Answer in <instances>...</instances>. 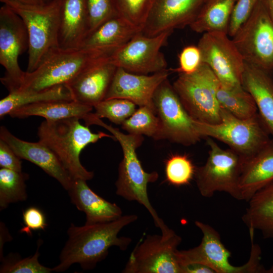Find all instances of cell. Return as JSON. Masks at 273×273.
Instances as JSON below:
<instances>
[{
    "instance_id": "d6986e66",
    "label": "cell",
    "mask_w": 273,
    "mask_h": 273,
    "mask_svg": "<svg viewBox=\"0 0 273 273\" xmlns=\"http://www.w3.org/2000/svg\"><path fill=\"white\" fill-rule=\"evenodd\" d=\"M117 68L109 58L87 68L65 85L73 101L94 107L105 100Z\"/></svg>"
},
{
    "instance_id": "7bdbcfd3",
    "label": "cell",
    "mask_w": 273,
    "mask_h": 273,
    "mask_svg": "<svg viewBox=\"0 0 273 273\" xmlns=\"http://www.w3.org/2000/svg\"><path fill=\"white\" fill-rule=\"evenodd\" d=\"M22 4L31 5H41L48 4L53 0H12Z\"/></svg>"
},
{
    "instance_id": "4dcf8cb0",
    "label": "cell",
    "mask_w": 273,
    "mask_h": 273,
    "mask_svg": "<svg viewBox=\"0 0 273 273\" xmlns=\"http://www.w3.org/2000/svg\"><path fill=\"white\" fill-rule=\"evenodd\" d=\"M155 111L147 106H140L122 124L128 133L145 135L158 140L160 121Z\"/></svg>"
},
{
    "instance_id": "f1b7e54d",
    "label": "cell",
    "mask_w": 273,
    "mask_h": 273,
    "mask_svg": "<svg viewBox=\"0 0 273 273\" xmlns=\"http://www.w3.org/2000/svg\"><path fill=\"white\" fill-rule=\"evenodd\" d=\"M216 95L220 108L237 118L248 119L258 113L253 97L243 86L228 87L219 81Z\"/></svg>"
},
{
    "instance_id": "ab89813d",
    "label": "cell",
    "mask_w": 273,
    "mask_h": 273,
    "mask_svg": "<svg viewBox=\"0 0 273 273\" xmlns=\"http://www.w3.org/2000/svg\"><path fill=\"white\" fill-rule=\"evenodd\" d=\"M0 166L1 168L22 171L21 159L9 145L0 139Z\"/></svg>"
},
{
    "instance_id": "7a4b0ae2",
    "label": "cell",
    "mask_w": 273,
    "mask_h": 273,
    "mask_svg": "<svg viewBox=\"0 0 273 273\" xmlns=\"http://www.w3.org/2000/svg\"><path fill=\"white\" fill-rule=\"evenodd\" d=\"M83 120L86 125H97L107 129L122 148L123 158L118 167V178L115 183L116 194L128 201H135L144 206L153 217L156 226L161 229V233L166 232L169 228L158 216L151 204L147 192L148 184L158 179V173L156 171H145L136 153V149L143 143V136L123 133L118 128L106 124L92 112L87 114Z\"/></svg>"
},
{
    "instance_id": "e575fe53",
    "label": "cell",
    "mask_w": 273,
    "mask_h": 273,
    "mask_svg": "<svg viewBox=\"0 0 273 273\" xmlns=\"http://www.w3.org/2000/svg\"><path fill=\"white\" fill-rule=\"evenodd\" d=\"M42 243L38 241V247L35 254L25 258H12L10 256L2 259L0 267L1 273H50L52 268L46 267L40 263L38 258L40 255L39 248Z\"/></svg>"
},
{
    "instance_id": "d4e9b609",
    "label": "cell",
    "mask_w": 273,
    "mask_h": 273,
    "mask_svg": "<svg viewBox=\"0 0 273 273\" xmlns=\"http://www.w3.org/2000/svg\"><path fill=\"white\" fill-rule=\"evenodd\" d=\"M93 107L72 101H50L24 106L12 111L9 115L13 118H23L39 116L46 120L56 121L76 117L82 119Z\"/></svg>"
},
{
    "instance_id": "ac0fdd59",
    "label": "cell",
    "mask_w": 273,
    "mask_h": 273,
    "mask_svg": "<svg viewBox=\"0 0 273 273\" xmlns=\"http://www.w3.org/2000/svg\"><path fill=\"white\" fill-rule=\"evenodd\" d=\"M0 139L7 143L21 159L40 167L56 179L65 190L70 188L73 179L56 154L47 146L39 141L33 143L21 140L4 126L0 127Z\"/></svg>"
},
{
    "instance_id": "7c38bea8",
    "label": "cell",
    "mask_w": 273,
    "mask_h": 273,
    "mask_svg": "<svg viewBox=\"0 0 273 273\" xmlns=\"http://www.w3.org/2000/svg\"><path fill=\"white\" fill-rule=\"evenodd\" d=\"M153 103L160 121L158 140H167L188 146L202 139L197 129V121L186 111L168 78L156 89Z\"/></svg>"
},
{
    "instance_id": "5b68a950",
    "label": "cell",
    "mask_w": 273,
    "mask_h": 273,
    "mask_svg": "<svg viewBox=\"0 0 273 273\" xmlns=\"http://www.w3.org/2000/svg\"><path fill=\"white\" fill-rule=\"evenodd\" d=\"M0 1L16 13L25 25L29 38L26 72H32L51 53L59 48L62 0H53L41 5L24 4L12 0Z\"/></svg>"
},
{
    "instance_id": "836d02e7",
    "label": "cell",
    "mask_w": 273,
    "mask_h": 273,
    "mask_svg": "<svg viewBox=\"0 0 273 273\" xmlns=\"http://www.w3.org/2000/svg\"><path fill=\"white\" fill-rule=\"evenodd\" d=\"M132 102L120 98L105 99L95 106L94 114L99 118H105L111 122L121 125L136 110Z\"/></svg>"
},
{
    "instance_id": "f35d334b",
    "label": "cell",
    "mask_w": 273,
    "mask_h": 273,
    "mask_svg": "<svg viewBox=\"0 0 273 273\" xmlns=\"http://www.w3.org/2000/svg\"><path fill=\"white\" fill-rule=\"evenodd\" d=\"M23 221L24 226L20 232L28 235H31L32 231L44 230L47 226L44 213L34 206L29 207L23 212Z\"/></svg>"
},
{
    "instance_id": "3957f363",
    "label": "cell",
    "mask_w": 273,
    "mask_h": 273,
    "mask_svg": "<svg viewBox=\"0 0 273 273\" xmlns=\"http://www.w3.org/2000/svg\"><path fill=\"white\" fill-rule=\"evenodd\" d=\"M76 117L56 121L44 120L38 127L39 141L49 147L57 156L73 179L88 180L94 174L81 163L80 154L90 144L103 138L113 140V135L102 131L92 132Z\"/></svg>"
},
{
    "instance_id": "83f0119b",
    "label": "cell",
    "mask_w": 273,
    "mask_h": 273,
    "mask_svg": "<svg viewBox=\"0 0 273 273\" xmlns=\"http://www.w3.org/2000/svg\"><path fill=\"white\" fill-rule=\"evenodd\" d=\"M72 101V97L65 85L42 90L17 89L0 101V117L3 118L13 110L36 103L50 101Z\"/></svg>"
},
{
    "instance_id": "b9f144b4",
    "label": "cell",
    "mask_w": 273,
    "mask_h": 273,
    "mask_svg": "<svg viewBox=\"0 0 273 273\" xmlns=\"http://www.w3.org/2000/svg\"><path fill=\"white\" fill-rule=\"evenodd\" d=\"M0 232H1V249H0V255L1 258L2 256L3 253V247L4 244L6 242L10 241L12 239L10 234L9 233L8 230L5 224L3 222H1L0 223Z\"/></svg>"
},
{
    "instance_id": "d6a6232c",
    "label": "cell",
    "mask_w": 273,
    "mask_h": 273,
    "mask_svg": "<svg viewBox=\"0 0 273 273\" xmlns=\"http://www.w3.org/2000/svg\"><path fill=\"white\" fill-rule=\"evenodd\" d=\"M196 168L187 155H171L165 162L166 180L176 187L188 185L195 177Z\"/></svg>"
},
{
    "instance_id": "2e32d148",
    "label": "cell",
    "mask_w": 273,
    "mask_h": 273,
    "mask_svg": "<svg viewBox=\"0 0 273 273\" xmlns=\"http://www.w3.org/2000/svg\"><path fill=\"white\" fill-rule=\"evenodd\" d=\"M207 0H155L141 32L154 36L190 26Z\"/></svg>"
},
{
    "instance_id": "cb8c5ba5",
    "label": "cell",
    "mask_w": 273,
    "mask_h": 273,
    "mask_svg": "<svg viewBox=\"0 0 273 273\" xmlns=\"http://www.w3.org/2000/svg\"><path fill=\"white\" fill-rule=\"evenodd\" d=\"M140 31L116 14L90 32L80 48L112 54Z\"/></svg>"
},
{
    "instance_id": "30bf717a",
    "label": "cell",
    "mask_w": 273,
    "mask_h": 273,
    "mask_svg": "<svg viewBox=\"0 0 273 273\" xmlns=\"http://www.w3.org/2000/svg\"><path fill=\"white\" fill-rule=\"evenodd\" d=\"M208 156L205 164L196 167L195 174L200 194L207 198L216 192H224L241 200L239 180L243 159L229 148H221L214 139L207 138Z\"/></svg>"
},
{
    "instance_id": "ee69618b",
    "label": "cell",
    "mask_w": 273,
    "mask_h": 273,
    "mask_svg": "<svg viewBox=\"0 0 273 273\" xmlns=\"http://www.w3.org/2000/svg\"><path fill=\"white\" fill-rule=\"evenodd\" d=\"M266 7L273 19V0H263Z\"/></svg>"
},
{
    "instance_id": "52a82bcc",
    "label": "cell",
    "mask_w": 273,
    "mask_h": 273,
    "mask_svg": "<svg viewBox=\"0 0 273 273\" xmlns=\"http://www.w3.org/2000/svg\"><path fill=\"white\" fill-rule=\"evenodd\" d=\"M202 138H211L227 145L243 160L252 156L272 139L258 113L240 119L221 108V121L208 124L197 121Z\"/></svg>"
},
{
    "instance_id": "6da1fadb",
    "label": "cell",
    "mask_w": 273,
    "mask_h": 273,
    "mask_svg": "<svg viewBox=\"0 0 273 273\" xmlns=\"http://www.w3.org/2000/svg\"><path fill=\"white\" fill-rule=\"evenodd\" d=\"M137 219L136 214H126L104 223L80 226L71 223L67 232L68 240L59 256V263L52 268L53 271H65L75 263L79 264L84 270L92 269L107 257L112 246L126 250L132 240L119 237L118 234Z\"/></svg>"
},
{
    "instance_id": "277c9868",
    "label": "cell",
    "mask_w": 273,
    "mask_h": 273,
    "mask_svg": "<svg viewBox=\"0 0 273 273\" xmlns=\"http://www.w3.org/2000/svg\"><path fill=\"white\" fill-rule=\"evenodd\" d=\"M111 54L84 48L59 47L34 70L25 72L23 81L18 89L42 90L66 85L87 68L109 59Z\"/></svg>"
},
{
    "instance_id": "9c48e42d",
    "label": "cell",
    "mask_w": 273,
    "mask_h": 273,
    "mask_svg": "<svg viewBox=\"0 0 273 273\" xmlns=\"http://www.w3.org/2000/svg\"><path fill=\"white\" fill-rule=\"evenodd\" d=\"M219 81L203 63L194 73L178 74L172 84L183 105L195 120L208 124L221 121L216 89Z\"/></svg>"
},
{
    "instance_id": "9a60e30c",
    "label": "cell",
    "mask_w": 273,
    "mask_h": 273,
    "mask_svg": "<svg viewBox=\"0 0 273 273\" xmlns=\"http://www.w3.org/2000/svg\"><path fill=\"white\" fill-rule=\"evenodd\" d=\"M172 33L150 37L140 31L115 50L110 61L117 67L136 74H151L165 70L167 62L160 50Z\"/></svg>"
},
{
    "instance_id": "e0dca14e",
    "label": "cell",
    "mask_w": 273,
    "mask_h": 273,
    "mask_svg": "<svg viewBox=\"0 0 273 273\" xmlns=\"http://www.w3.org/2000/svg\"><path fill=\"white\" fill-rule=\"evenodd\" d=\"M169 74L167 69L153 74H140L117 67L105 99H124L139 107L147 106L155 111L154 94Z\"/></svg>"
},
{
    "instance_id": "5bb4252c",
    "label": "cell",
    "mask_w": 273,
    "mask_h": 273,
    "mask_svg": "<svg viewBox=\"0 0 273 273\" xmlns=\"http://www.w3.org/2000/svg\"><path fill=\"white\" fill-rule=\"evenodd\" d=\"M230 37L223 31L205 32L197 46L201 53L202 63L210 68L222 85L241 86L245 62Z\"/></svg>"
},
{
    "instance_id": "4316f807",
    "label": "cell",
    "mask_w": 273,
    "mask_h": 273,
    "mask_svg": "<svg viewBox=\"0 0 273 273\" xmlns=\"http://www.w3.org/2000/svg\"><path fill=\"white\" fill-rule=\"evenodd\" d=\"M237 0H207L191 29L197 33L223 31L228 33L230 18Z\"/></svg>"
},
{
    "instance_id": "8fae6325",
    "label": "cell",
    "mask_w": 273,
    "mask_h": 273,
    "mask_svg": "<svg viewBox=\"0 0 273 273\" xmlns=\"http://www.w3.org/2000/svg\"><path fill=\"white\" fill-rule=\"evenodd\" d=\"M181 242L171 229L161 235H147L135 245L122 272L183 273L177 249Z\"/></svg>"
},
{
    "instance_id": "603a6c76",
    "label": "cell",
    "mask_w": 273,
    "mask_h": 273,
    "mask_svg": "<svg viewBox=\"0 0 273 273\" xmlns=\"http://www.w3.org/2000/svg\"><path fill=\"white\" fill-rule=\"evenodd\" d=\"M242 84L253 97L258 113L273 140V77L245 63Z\"/></svg>"
},
{
    "instance_id": "d590c367",
    "label": "cell",
    "mask_w": 273,
    "mask_h": 273,
    "mask_svg": "<svg viewBox=\"0 0 273 273\" xmlns=\"http://www.w3.org/2000/svg\"><path fill=\"white\" fill-rule=\"evenodd\" d=\"M88 33L116 14L113 0H86ZM87 34V35H88Z\"/></svg>"
},
{
    "instance_id": "ffe728a7",
    "label": "cell",
    "mask_w": 273,
    "mask_h": 273,
    "mask_svg": "<svg viewBox=\"0 0 273 273\" xmlns=\"http://www.w3.org/2000/svg\"><path fill=\"white\" fill-rule=\"evenodd\" d=\"M67 191L71 202L85 214V224L110 222L122 215L120 207L95 193L85 180L73 179Z\"/></svg>"
},
{
    "instance_id": "8d00e7d4",
    "label": "cell",
    "mask_w": 273,
    "mask_h": 273,
    "mask_svg": "<svg viewBox=\"0 0 273 273\" xmlns=\"http://www.w3.org/2000/svg\"><path fill=\"white\" fill-rule=\"evenodd\" d=\"M179 66L173 70L178 74H189L195 72L202 63V56L198 46L185 47L178 55Z\"/></svg>"
},
{
    "instance_id": "ba28073f",
    "label": "cell",
    "mask_w": 273,
    "mask_h": 273,
    "mask_svg": "<svg viewBox=\"0 0 273 273\" xmlns=\"http://www.w3.org/2000/svg\"><path fill=\"white\" fill-rule=\"evenodd\" d=\"M231 38L246 63L273 77V19L263 0Z\"/></svg>"
},
{
    "instance_id": "484cf974",
    "label": "cell",
    "mask_w": 273,
    "mask_h": 273,
    "mask_svg": "<svg viewBox=\"0 0 273 273\" xmlns=\"http://www.w3.org/2000/svg\"><path fill=\"white\" fill-rule=\"evenodd\" d=\"M242 220L249 231H261L264 238H273V182L255 193L248 201Z\"/></svg>"
},
{
    "instance_id": "44dd1931",
    "label": "cell",
    "mask_w": 273,
    "mask_h": 273,
    "mask_svg": "<svg viewBox=\"0 0 273 273\" xmlns=\"http://www.w3.org/2000/svg\"><path fill=\"white\" fill-rule=\"evenodd\" d=\"M273 182V140L243 160L239 180L241 200L248 201L258 191Z\"/></svg>"
},
{
    "instance_id": "74e56055",
    "label": "cell",
    "mask_w": 273,
    "mask_h": 273,
    "mask_svg": "<svg viewBox=\"0 0 273 273\" xmlns=\"http://www.w3.org/2000/svg\"><path fill=\"white\" fill-rule=\"evenodd\" d=\"M259 0H237L232 14L228 34L232 37L248 18Z\"/></svg>"
},
{
    "instance_id": "1f68e13d",
    "label": "cell",
    "mask_w": 273,
    "mask_h": 273,
    "mask_svg": "<svg viewBox=\"0 0 273 273\" xmlns=\"http://www.w3.org/2000/svg\"><path fill=\"white\" fill-rule=\"evenodd\" d=\"M155 0H113L117 15L142 30Z\"/></svg>"
},
{
    "instance_id": "7402d4cb",
    "label": "cell",
    "mask_w": 273,
    "mask_h": 273,
    "mask_svg": "<svg viewBox=\"0 0 273 273\" xmlns=\"http://www.w3.org/2000/svg\"><path fill=\"white\" fill-rule=\"evenodd\" d=\"M88 33L86 0H62L59 45L62 49L80 48Z\"/></svg>"
},
{
    "instance_id": "4fadbf2b",
    "label": "cell",
    "mask_w": 273,
    "mask_h": 273,
    "mask_svg": "<svg viewBox=\"0 0 273 273\" xmlns=\"http://www.w3.org/2000/svg\"><path fill=\"white\" fill-rule=\"evenodd\" d=\"M29 47L28 32L21 18L7 5L0 9V64L6 73L1 82L10 92L19 89L24 78L19 56Z\"/></svg>"
},
{
    "instance_id": "f546056e",
    "label": "cell",
    "mask_w": 273,
    "mask_h": 273,
    "mask_svg": "<svg viewBox=\"0 0 273 273\" xmlns=\"http://www.w3.org/2000/svg\"><path fill=\"white\" fill-rule=\"evenodd\" d=\"M28 175L6 168L0 169V210L10 204L24 201L27 199L26 180Z\"/></svg>"
},
{
    "instance_id": "60d3db41",
    "label": "cell",
    "mask_w": 273,
    "mask_h": 273,
    "mask_svg": "<svg viewBox=\"0 0 273 273\" xmlns=\"http://www.w3.org/2000/svg\"><path fill=\"white\" fill-rule=\"evenodd\" d=\"M183 273H214V271L206 265L193 263L185 266Z\"/></svg>"
},
{
    "instance_id": "8992f818",
    "label": "cell",
    "mask_w": 273,
    "mask_h": 273,
    "mask_svg": "<svg viewBox=\"0 0 273 273\" xmlns=\"http://www.w3.org/2000/svg\"><path fill=\"white\" fill-rule=\"evenodd\" d=\"M195 224L202 233L203 237L198 246L178 250L183 270L187 265L199 263L210 267L214 273L273 272V267L266 270L260 264L261 249L253 243V238H250L251 248L248 261L242 266H234L229 261L231 253L222 243L218 232L210 225L198 220Z\"/></svg>"
}]
</instances>
